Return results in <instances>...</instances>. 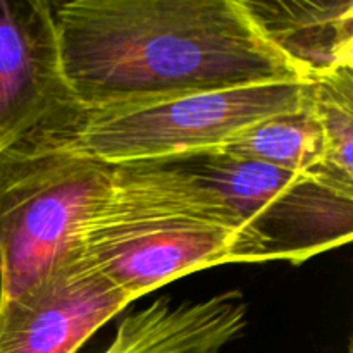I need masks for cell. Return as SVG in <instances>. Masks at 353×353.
<instances>
[{
  "label": "cell",
  "mask_w": 353,
  "mask_h": 353,
  "mask_svg": "<svg viewBox=\"0 0 353 353\" xmlns=\"http://www.w3.org/2000/svg\"><path fill=\"white\" fill-rule=\"evenodd\" d=\"M52 14L85 110L302 79L240 0H72L52 3Z\"/></svg>",
  "instance_id": "1"
},
{
  "label": "cell",
  "mask_w": 353,
  "mask_h": 353,
  "mask_svg": "<svg viewBox=\"0 0 353 353\" xmlns=\"http://www.w3.org/2000/svg\"><path fill=\"white\" fill-rule=\"evenodd\" d=\"M79 254L133 300L200 269L250 264L236 231L143 164L114 165Z\"/></svg>",
  "instance_id": "2"
},
{
  "label": "cell",
  "mask_w": 353,
  "mask_h": 353,
  "mask_svg": "<svg viewBox=\"0 0 353 353\" xmlns=\"http://www.w3.org/2000/svg\"><path fill=\"white\" fill-rule=\"evenodd\" d=\"M112 185L114 165L72 141L21 145L0 154V303L79 252Z\"/></svg>",
  "instance_id": "3"
},
{
  "label": "cell",
  "mask_w": 353,
  "mask_h": 353,
  "mask_svg": "<svg viewBox=\"0 0 353 353\" xmlns=\"http://www.w3.org/2000/svg\"><path fill=\"white\" fill-rule=\"evenodd\" d=\"M307 95L309 83L299 79L85 110L72 145L109 165L176 157L221 147L250 124L296 109Z\"/></svg>",
  "instance_id": "4"
},
{
  "label": "cell",
  "mask_w": 353,
  "mask_h": 353,
  "mask_svg": "<svg viewBox=\"0 0 353 353\" xmlns=\"http://www.w3.org/2000/svg\"><path fill=\"white\" fill-rule=\"evenodd\" d=\"M83 116L62 69L52 3L0 0V154L72 141Z\"/></svg>",
  "instance_id": "5"
},
{
  "label": "cell",
  "mask_w": 353,
  "mask_h": 353,
  "mask_svg": "<svg viewBox=\"0 0 353 353\" xmlns=\"http://www.w3.org/2000/svg\"><path fill=\"white\" fill-rule=\"evenodd\" d=\"M131 302L76 252L0 303V353H76Z\"/></svg>",
  "instance_id": "6"
},
{
  "label": "cell",
  "mask_w": 353,
  "mask_h": 353,
  "mask_svg": "<svg viewBox=\"0 0 353 353\" xmlns=\"http://www.w3.org/2000/svg\"><path fill=\"white\" fill-rule=\"evenodd\" d=\"M140 164L236 231L247 245L250 264L259 262L265 233L281 210L288 190L302 176L221 147Z\"/></svg>",
  "instance_id": "7"
},
{
  "label": "cell",
  "mask_w": 353,
  "mask_h": 353,
  "mask_svg": "<svg viewBox=\"0 0 353 353\" xmlns=\"http://www.w3.org/2000/svg\"><path fill=\"white\" fill-rule=\"evenodd\" d=\"M247 324L240 292H224L200 302L169 296L128 314L110 343L99 353H217Z\"/></svg>",
  "instance_id": "8"
},
{
  "label": "cell",
  "mask_w": 353,
  "mask_h": 353,
  "mask_svg": "<svg viewBox=\"0 0 353 353\" xmlns=\"http://www.w3.org/2000/svg\"><path fill=\"white\" fill-rule=\"evenodd\" d=\"M261 37L302 79L353 68V2L240 0Z\"/></svg>",
  "instance_id": "9"
},
{
  "label": "cell",
  "mask_w": 353,
  "mask_h": 353,
  "mask_svg": "<svg viewBox=\"0 0 353 353\" xmlns=\"http://www.w3.org/2000/svg\"><path fill=\"white\" fill-rule=\"evenodd\" d=\"M221 148L283 171L314 174L324 161V141L310 103V88L302 105L250 124Z\"/></svg>",
  "instance_id": "10"
},
{
  "label": "cell",
  "mask_w": 353,
  "mask_h": 353,
  "mask_svg": "<svg viewBox=\"0 0 353 353\" xmlns=\"http://www.w3.org/2000/svg\"><path fill=\"white\" fill-rule=\"evenodd\" d=\"M307 81L324 141V161L312 176L353 192V68Z\"/></svg>",
  "instance_id": "11"
}]
</instances>
